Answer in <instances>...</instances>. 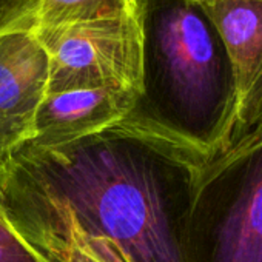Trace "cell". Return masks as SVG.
<instances>
[{"label": "cell", "mask_w": 262, "mask_h": 262, "mask_svg": "<svg viewBox=\"0 0 262 262\" xmlns=\"http://www.w3.org/2000/svg\"><path fill=\"white\" fill-rule=\"evenodd\" d=\"M202 162L123 123L57 147H22L0 170L8 214L28 242L79 231L128 262H184Z\"/></svg>", "instance_id": "1"}, {"label": "cell", "mask_w": 262, "mask_h": 262, "mask_svg": "<svg viewBox=\"0 0 262 262\" xmlns=\"http://www.w3.org/2000/svg\"><path fill=\"white\" fill-rule=\"evenodd\" d=\"M139 20L142 85L120 123L164 138L204 164L237 102L227 48L196 0H139Z\"/></svg>", "instance_id": "2"}, {"label": "cell", "mask_w": 262, "mask_h": 262, "mask_svg": "<svg viewBox=\"0 0 262 262\" xmlns=\"http://www.w3.org/2000/svg\"><path fill=\"white\" fill-rule=\"evenodd\" d=\"M184 262H262V142L201 165Z\"/></svg>", "instance_id": "3"}, {"label": "cell", "mask_w": 262, "mask_h": 262, "mask_svg": "<svg viewBox=\"0 0 262 262\" xmlns=\"http://www.w3.org/2000/svg\"><path fill=\"white\" fill-rule=\"evenodd\" d=\"M50 59L48 94L114 88L138 94L142 85L139 16L34 30Z\"/></svg>", "instance_id": "4"}, {"label": "cell", "mask_w": 262, "mask_h": 262, "mask_svg": "<svg viewBox=\"0 0 262 262\" xmlns=\"http://www.w3.org/2000/svg\"><path fill=\"white\" fill-rule=\"evenodd\" d=\"M48 80L50 59L34 30L0 34V170L31 141Z\"/></svg>", "instance_id": "5"}, {"label": "cell", "mask_w": 262, "mask_h": 262, "mask_svg": "<svg viewBox=\"0 0 262 262\" xmlns=\"http://www.w3.org/2000/svg\"><path fill=\"white\" fill-rule=\"evenodd\" d=\"M136 99L135 93L114 88L47 94L36 116L34 135L25 145L57 147L99 133L120 123L133 110Z\"/></svg>", "instance_id": "6"}, {"label": "cell", "mask_w": 262, "mask_h": 262, "mask_svg": "<svg viewBox=\"0 0 262 262\" xmlns=\"http://www.w3.org/2000/svg\"><path fill=\"white\" fill-rule=\"evenodd\" d=\"M231 59L237 99L262 63V0H196Z\"/></svg>", "instance_id": "7"}, {"label": "cell", "mask_w": 262, "mask_h": 262, "mask_svg": "<svg viewBox=\"0 0 262 262\" xmlns=\"http://www.w3.org/2000/svg\"><path fill=\"white\" fill-rule=\"evenodd\" d=\"M139 16V0H39L34 30Z\"/></svg>", "instance_id": "8"}, {"label": "cell", "mask_w": 262, "mask_h": 262, "mask_svg": "<svg viewBox=\"0 0 262 262\" xmlns=\"http://www.w3.org/2000/svg\"><path fill=\"white\" fill-rule=\"evenodd\" d=\"M0 262H51L17 230L0 190Z\"/></svg>", "instance_id": "9"}, {"label": "cell", "mask_w": 262, "mask_h": 262, "mask_svg": "<svg viewBox=\"0 0 262 262\" xmlns=\"http://www.w3.org/2000/svg\"><path fill=\"white\" fill-rule=\"evenodd\" d=\"M43 241L71 244V245L80 248L83 253H86L94 262H128L125 254L120 251V248L116 244H113L111 241L103 239V237H90V236H85L79 231H68L62 236L37 239L31 244L34 245V244L43 242Z\"/></svg>", "instance_id": "10"}, {"label": "cell", "mask_w": 262, "mask_h": 262, "mask_svg": "<svg viewBox=\"0 0 262 262\" xmlns=\"http://www.w3.org/2000/svg\"><path fill=\"white\" fill-rule=\"evenodd\" d=\"M39 0H0V34L34 30Z\"/></svg>", "instance_id": "11"}, {"label": "cell", "mask_w": 262, "mask_h": 262, "mask_svg": "<svg viewBox=\"0 0 262 262\" xmlns=\"http://www.w3.org/2000/svg\"><path fill=\"white\" fill-rule=\"evenodd\" d=\"M34 247L40 253H43L51 262H94L80 248L67 242L43 241V242L34 244Z\"/></svg>", "instance_id": "12"}]
</instances>
